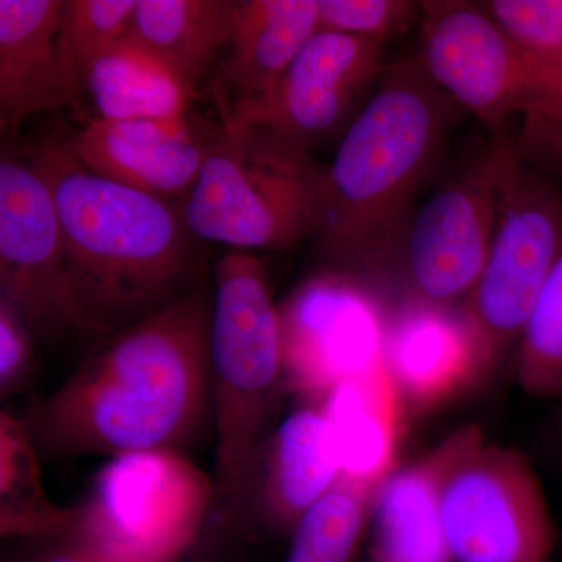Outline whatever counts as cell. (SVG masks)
Instances as JSON below:
<instances>
[{"instance_id": "6da1fadb", "label": "cell", "mask_w": 562, "mask_h": 562, "mask_svg": "<svg viewBox=\"0 0 562 562\" xmlns=\"http://www.w3.org/2000/svg\"><path fill=\"white\" fill-rule=\"evenodd\" d=\"M205 288L98 341L68 380L22 412L40 458L176 450L211 417Z\"/></svg>"}, {"instance_id": "7a4b0ae2", "label": "cell", "mask_w": 562, "mask_h": 562, "mask_svg": "<svg viewBox=\"0 0 562 562\" xmlns=\"http://www.w3.org/2000/svg\"><path fill=\"white\" fill-rule=\"evenodd\" d=\"M60 217L83 333L109 335L201 288V251L180 203L161 201L91 171L69 143L24 151Z\"/></svg>"}, {"instance_id": "3957f363", "label": "cell", "mask_w": 562, "mask_h": 562, "mask_svg": "<svg viewBox=\"0 0 562 562\" xmlns=\"http://www.w3.org/2000/svg\"><path fill=\"white\" fill-rule=\"evenodd\" d=\"M457 106L417 57L384 66L325 166L314 238L342 277L380 268L403 243L413 201L441 158Z\"/></svg>"}, {"instance_id": "277c9868", "label": "cell", "mask_w": 562, "mask_h": 562, "mask_svg": "<svg viewBox=\"0 0 562 562\" xmlns=\"http://www.w3.org/2000/svg\"><path fill=\"white\" fill-rule=\"evenodd\" d=\"M210 366L216 468L205 527H227L288 392L280 312L254 251L228 249L214 266Z\"/></svg>"}, {"instance_id": "5b68a950", "label": "cell", "mask_w": 562, "mask_h": 562, "mask_svg": "<svg viewBox=\"0 0 562 562\" xmlns=\"http://www.w3.org/2000/svg\"><path fill=\"white\" fill-rule=\"evenodd\" d=\"M325 166L269 125L220 122L198 180L180 202L199 243L279 251L314 238Z\"/></svg>"}, {"instance_id": "8992f818", "label": "cell", "mask_w": 562, "mask_h": 562, "mask_svg": "<svg viewBox=\"0 0 562 562\" xmlns=\"http://www.w3.org/2000/svg\"><path fill=\"white\" fill-rule=\"evenodd\" d=\"M213 479L176 450L111 458L66 538L113 562H181L209 519Z\"/></svg>"}, {"instance_id": "52a82bcc", "label": "cell", "mask_w": 562, "mask_h": 562, "mask_svg": "<svg viewBox=\"0 0 562 562\" xmlns=\"http://www.w3.org/2000/svg\"><path fill=\"white\" fill-rule=\"evenodd\" d=\"M439 453V512L454 562H547L557 542L527 458L469 427Z\"/></svg>"}, {"instance_id": "ba28073f", "label": "cell", "mask_w": 562, "mask_h": 562, "mask_svg": "<svg viewBox=\"0 0 562 562\" xmlns=\"http://www.w3.org/2000/svg\"><path fill=\"white\" fill-rule=\"evenodd\" d=\"M520 161L509 132L435 192L409 221L405 273L414 302L446 308L468 299L486 262L506 188Z\"/></svg>"}, {"instance_id": "9c48e42d", "label": "cell", "mask_w": 562, "mask_h": 562, "mask_svg": "<svg viewBox=\"0 0 562 562\" xmlns=\"http://www.w3.org/2000/svg\"><path fill=\"white\" fill-rule=\"evenodd\" d=\"M562 239V199L543 173L520 162L498 213L483 271L465 299L464 319L487 368L519 344Z\"/></svg>"}, {"instance_id": "30bf717a", "label": "cell", "mask_w": 562, "mask_h": 562, "mask_svg": "<svg viewBox=\"0 0 562 562\" xmlns=\"http://www.w3.org/2000/svg\"><path fill=\"white\" fill-rule=\"evenodd\" d=\"M0 299L35 341L83 333L49 187L25 155L5 144L0 161Z\"/></svg>"}, {"instance_id": "8fae6325", "label": "cell", "mask_w": 562, "mask_h": 562, "mask_svg": "<svg viewBox=\"0 0 562 562\" xmlns=\"http://www.w3.org/2000/svg\"><path fill=\"white\" fill-rule=\"evenodd\" d=\"M417 60L439 90L490 136L519 116L522 70L516 43L484 3L422 2Z\"/></svg>"}, {"instance_id": "7c38bea8", "label": "cell", "mask_w": 562, "mask_h": 562, "mask_svg": "<svg viewBox=\"0 0 562 562\" xmlns=\"http://www.w3.org/2000/svg\"><path fill=\"white\" fill-rule=\"evenodd\" d=\"M383 47L382 41L319 29L271 98L233 121L269 125L306 150L342 136L382 76Z\"/></svg>"}, {"instance_id": "4fadbf2b", "label": "cell", "mask_w": 562, "mask_h": 562, "mask_svg": "<svg viewBox=\"0 0 562 562\" xmlns=\"http://www.w3.org/2000/svg\"><path fill=\"white\" fill-rule=\"evenodd\" d=\"M341 480L330 422L306 402L273 428L251 464L228 528L250 522L292 535L306 513Z\"/></svg>"}, {"instance_id": "5bb4252c", "label": "cell", "mask_w": 562, "mask_h": 562, "mask_svg": "<svg viewBox=\"0 0 562 562\" xmlns=\"http://www.w3.org/2000/svg\"><path fill=\"white\" fill-rule=\"evenodd\" d=\"M280 321L284 384L306 402L319 403L333 387L383 364L379 322L355 288L313 292Z\"/></svg>"}, {"instance_id": "9a60e30c", "label": "cell", "mask_w": 562, "mask_h": 562, "mask_svg": "<svg viewBox=\"0 0 562 562\" xmlns=\"http://www.w3.org/2000/svg\"><path fill=\"white\" fill-rule=\"evenodd\" d=\"M217 131L203 132L190 116L140 121L90 117L68 143L91 171L161 201L180 203L198 180Z\"/></svg>"}, {"instance_id": "2e32d148", "label": "cell", "mask_w": 562, "mask_h": 562, "mask_svg": "<svg viewBox=\"0 0 562 562\" xmlns=\"http://www.w3.org/2000/svg\"><path fill=\"white\" fill-rule=\"evenodd\" d=\"M319 29L317 0H236L231 33L210 80L221 122L239 120L268 101Z\"/></svg>"}, {"instance_id": "e0dca14e", "label": "cell", "mask_w": 562, "mask_h": 562, "mask_svg": "<svg viewBox=\"0 0 562 562\" xmlns=\"http://www.w3.org/2000/svg\"><path fill=\"white\" fill-rule=\"evenodd\" d=\"M484 5L519 52L517 158L543 176L562 177V0H491Z\"/></svg>"}, {"instance_id": "ac0fdd59", "label": "cell", "mask_w": 562, "mask_h": 562, "mask_svg": "<svg viewBox=\"0 0 562 562\" xmlns=\"http://www.w3.org/2000/svg\"><path fill=\"white\" fill-rule=\"evenodd\" d=\"M383 366L405 408L416 412L452 401L487 371L465 322L446 308L414 302L383 346Z\"/></svg>"}, {"instance_id": "d6986e66", "label": "cell", "mask_w": 562, "mask_h": 562, "mask_svg": "<svg viewBox=\"0 0 562 562\" xmlns=\"http://www.w3.org/2000/svg\"><path fill=\"white\" fill-rule=\"evenodd\" d=\"M63 0H0V132L9 144L25 120L70 106L58 60Z\"/></svg>"}, {"instance_id": "ffe728a7", "label": "cell", "mask_w": 562, "mask_h": 562, "mask_svg": "<svg viewBox=\"0 0 562 562\" xmlns=\"http://www.w3.org/2000/svg\"><path fill=\"white\" fill-rule=\"evenodd\" d=\"M317 405L330 422L341 480L373 497L395 471L403 431V403L384 366L333 387Z\"/></svg>"}, {"instance_id": "44dd1931", "label": "cell", "mask_w": 562, "mask_h": 562, "mask_svg": "<svg viewBox=\"0 0 562 562\" xmlns=\"http://www.w3.org/2000/svg\"><path fill=\"white\" fill-rule=\"evenodd\" d=\"M368 527V562H454L439 512L438 449L380 484Z\"/></svg>"}, {"instance_id": "7402d4cb", "label": "cell", "mask_w": 562, "mask_h": 562, "mask_svg": "<svg viewBox=\"0 0 562 562\" xmlns=\"http://www.w3.org/2000/svg\"><path fill=\"white\" fill-rule=\"evenodd\" d=\"M236 0H136L131 35L201 95L227 43Z\"/></svg>"}, {"instance_id": "603a6c76", "label": "cell", "mask_w": 562, "mask_h": 562, "mask_svg": "<svg viewBox=\"0 0 562 562\" xmlns=\"http://www.w3.org/2000/svg\"><path fill=\"white\" fill-rule=\"evenodd\" d=\"M87 98L98 120H179L198 95L131 33L95 61Z\"/></svg>"}, {"instance_id": "cb8c5ba5", "label": "cell", "mask_w": 562, "mask_h": 562, "mask_svg": "<svg viewBox=\"0 0 562 562\" xmlns=\"http://www.w3.org/2000/svg\"><path fill=\"white\" fill-rule=\"evenodd\" d=\"M40 454L20 417L0 413V531L5 538H57L76 519V506L55 505L41 482Z\"/></svg>"}, {"instance_id": "d4e9b609", "label": "cell", "mask_w": 562, "mask_h": 562, "mask_svg": "<svg viewBox=\"0 0 562 562\" xmlns=\"http://www.w3.org/2000/svg\"><path fill=\"white\" fill-rule=\"evenodd\" d=\"M136 0H63L57 49L70 106L87 98L95 61L131 32Z\"/></svg>"}, {"instance_id": "484cf974", "label": "cell", "mask_w": 562, "mask_h": 562, "mask_svg": "<svg viewBox=\"0 0 562 562\" xmlns=\"http://www.w3.org/2000/svg\"><path fill=\"white\" fill-rule=\"evenodd\" d=\"M372 498L338 484L303 516L284 562H353L369 525Z\"/></svg>"}, {"instance_id": "4316f807", "label": "cell", "mask_w": 562, "mask_h": 562, "mask_svg": "<svg viewBox=\"0 0 562 562\" xmlns=\"http://www.w3.org/2000/svg\"><path fill=\"white\" fill-rule=\"evenodd\" d=\"M517 382L532 397H562V239L517 350Z\"/></svg>"}, {"instance_id": "83f0119b", "label": "cell", "mask_w": 562, "mask_h": 562, "mask_svg": "<svg viewBox=\"0 0 562 562\" xmlns=\"http://www.w3.org/2000/svg\"><path fill=\"white\" fill-rule=\"evenodd\" d=\"M317 7L321 29L384 44L422 10V3L406 0H317Z\"/></svg>"}, {"instance_id": "f1b7e54d", "label": "cell", "mask_w": 562, "mask_h": 562, "mask_svg": "<svg viewBox=\"0 0 562 562\" xmlns=\"http://www.w3.org/2000/svg\"><path fill=\"white\" fill-rule=\"evenodd\" d=\"M32 333L13 308L0 299V395L3 401L27 391L35 382V347Z\"/></svg>"}, {"instance_id": "f546056e", "label": "cell", "mask_w": 562, "mask_h": 562, "mask_svg": "<svg viewBox=\"0 0 562 562\" xmlns=\"http://www.w3.org/2000/svg\"><path fill=\"white\" fill-rule=\"evenodd\" d=\"M27 562H99L88 550L66 538H52L49 546L29 558Z\"/></svg>"}, {"instance_id": "4dcf8cb0", "label": "cell", "mask_w": 562, "mask_h": 562, "mask_svg": "<svg viewBox=\"0 0 562 562\" xmlns=\"http://www.w3.org/2000/svg\"><path fill=\"white\" fill-rule=\"evenodd\" d=\"M561 406H560V414H558L557 419V436H558V443H560V450L562 453V397L560 398Z\"/></svg>"}, {"instance_id": "1f68e13d", "label": "cell", "mask_w": 562, "mask_h": 562, "mask_svg": "<svg viewBox=\"0 0 562 562\" xmlns=\"http://www.w3.org/2000/svg\"><path fill=\"white\" fill-rule=\"evenodd\" d=\"M92 557H94V554H92ZM95 558V557H94ZM95 560H98L99 562H113V561H105V560H101V558H95Z\"/></svg>"}]
</instances>
